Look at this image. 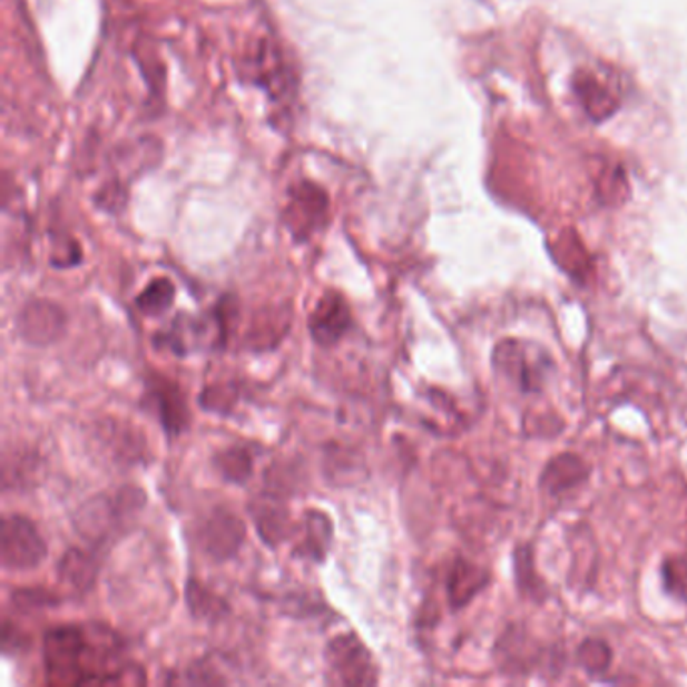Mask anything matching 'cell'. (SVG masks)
Segmentation results:
<instances>
[{
  "mask_svg": "<svg viewBox=\"0 0 687 687\" xmlns=\"http://www.w3.org/2000/svg\"><path fill=\"white\" fill-rule=\"evenodd\" d=\"M244 534L246 530H244L243 520L233 514L230 510L218 508L202 522L198 529V542H200L202 550L214 561H226L238 552Z\"/></svg>",
  "mask_w": 687,
  "mask_h": 687,
  "instance_id": "cell-6",
  "label": "cell"
},
{
  "mask_svg": "<svg viewBox=\"0 0 687 687\" xmlns=\"http://www.w3.org/2000/svg\"><path fill=\"white\" fill-rule=\"evenodd\" d=\"M176 286L169 278H154L136 298V307L146 317H159L174 305Z\"/></svg>",
  "mask_w": 687,
  "mask_h": 687,
  "instance_id": "cell-17",
  "label": "cell"
},
{
  "mask_svg": "<svg viewBox=\"0 0 687 687\" xmlns=\"http://www.w3.org/2000/svg\"><path fill=\"white\" fill-rule=\"evenodd\" d=\"M296 534H298V542L295 547L296 557L315 562H321L327 557L331 540H333V524L325 512L308 510L301 520Z\"/></svg>",
  "mask_w": 687,
  "mask_h": 687,
  "instance_id": "cell-11",
  "label": "cell"
},
{
  "mask_svg": "<svg viewBox=\"0 0 687 687\" xmlns=\"http://www.w3.org/2000/svg\"><path fill=\"white\" fill-rule=\"evenodd\" d=\"M484 582H487V577L478 567L465 561L455 562L454 571L450 572V579H448L450 603L454 607L468 603Z\"/></svg>",
  "mask_w": 687,
  "mask_h": 687,
  "instance_id": "cell-15",
  "label": "cell"
},
{
  "mask_svg": "<svg viewBox=\"0 0 687 687\" xmlns=\"http://www.w3.org/2000/svg\"><path fill=\"white\" fill-rule=\"evenodd\" d=\"M497 365L507 371L508 377L517 381L524 392H539L540 383L544 381V365H549V361L542 363L540 355L532 360L522 343L507 341L498 347Z\"/></svg>",
  "mask_w": 687,
  "mask_h": 687,
  "instance_id": "cell-9",
  "label": "cell"
},
{
  "mask_svg": "<svg viewBox=\"0 0 687 687\" xmlns=\"http://www.w3.org/2000/svg\"><path fill=\"white\" fill-rule=\"evenodd\" d=\"M59 577L75 591H89L97 579L96 557L81 549L67 550L59 562Z\"/></svg>",
  "mask_w": 687,
  "mask_h": 687,
  "instance_id": "cell-14",
  "label": "cell"
},
{
  "mask_svg": "<svg viewBox=\"0 0 687 687\" xmlns=\"http://www.w3.org/2000/svg\"><path fill=\"white\" fill-rule=\"evenodd\" d=\"M251 512L256 522V530L266 544L276 547L288 537V514L285 504L278 502L275 497L258 498Z\"/></svg>",
  "mask_w": 687,
  "mask_h": 687,
  "instance_id": "cell-13",
  "label": "cell"
},
{
  "mask_svg": "<svg viewBox=\"0 0 687 687\" xmlns=\"http://www.w3.org/2000/svg\"><path fill=\"white\" fill-rule=\"evenodd\" d=\"M45 557L47 544L31 520L17 514L2 520L0 559L4 569L31 571L45 561Z\"/></svg>",
  "mask_w": 687,
  "mask_h": 687,
  "instance_id": "cell-4",
  "label": "cell"
},
{
  "mask_svg": "<svg viewBox=\"0 0 687 687\" xmlns=\"http://www.w3.org/2000/svg\"><path fill=\"white\" fill-rule=\"evenodd\" d=\"M587 477V468L582 465L579 458L575 455H561L557 460H552V464L544 472V487L552 492H561L569 488L577 487Z\"/></svg>",
  "mask_w": 687,
  "mask_h": 687,
  "instance_id": "cell-16",
  "label": "cell"
},
{
  "mask_svg": "<svg viewBox=\"0 0 687 687\" xmlns=\"http://www.w3.org/2000/svg\"><path fill=\"white\" fill-rule=\"evenodd\" d=\"M325 667L331 686L367 687L380 681V671L370 649L361 644L357 635L333 637L325 649Z\"/></svg>",
  "mask_w": 687,
  "mask_h": 687,
  "instance_id": "cell-3",
  "label": "cell"
},
{
  "mask_svg": "<svg viewBox=\"0 0 687 687\" xmlns=\"http://www.w3.org/2000/svg\"><path fill=\"white\" fill-rule=\"evenodd\" d=\"M666 582L667 589L677 595V597H681V599H687V565L681 561H669L666 562Z\"/></svg>",
  "mask_w": 687,
  "mask_h": 687,
  "instance_id": "cell-21",
  "label": "cell"
},
{
  "mask_svg": "<svg viewBox=\"0 0 687 687\" xmlns=\"http://www.w3.org/2000/svg\"><path fill=\"white\" fill-rule=\"evenodd\" d=\"M186 599L190 605V611L198 619H216L226 611V605L223 599H218L214 592L208 591L206 587H202L198 581L188 582V591Z\"/></svg>",
  "mask_w": 687,
  "mask_h": 687,
  "instance_id": "cell-19",
  "label": "cell"
},
{
  "mask_svg": "<svg viewBox=\"0 0 687 687\" xmlns=\"http://www.w3.org/2000/svg\"><path fill=\"white\" fill-rule=\"evenodd\" d=\"M327 212V194L307 181L291 192V204L286 208L288 230L296 241H307L323 228Z\"/></svg>",
  "mask_w": 687,
  "mask_h": 687,
  "instance_id": "cell-5",
  "label": "cell"
},
{
  "mask_svg": "<svg viewBox=\"0 0 687 687\" xmlns=\"http://www.w3.org/2000/svg\"><path fill=\"white\" fill-rule=\"evenodd\" d=\"M114 656V647L104 641L91 644L79 627H55L42 641L47 679L55 686L114 684L109 671L104 669Z\"/></svg>",
  "mask_w": 687,
  "mask_h": 687,
  "instance_id": "cell-1",
  "label": "cell"
},
{
  "mask_svg": "<svg viewBox=\"0 0 687 687\" xmlns=\"http://www.w3.org/2000/svg\"><path fill=\"white\" fill-rule=\"evenodd\" d=\"M353 325L351 308L343 295L328 291L318 298L308 317V333L321 347H333Z\"/></svg>",
  "mask_w": 687,
  "mask_h": 687,
  "instance_id": "cell-7",
  "label": "cell"
},
{
  "mask_svg": "<svg viewBox=\"0 0 687 687\" xmlns=\"http://www.w3.org/2000/svg\"><path fill=\"white\" fill-rule=\"evenodd\" d=\"M218 474L233 484H243L253 474V458L244 448H228L214 458Z\"/></svg>",
  "mask_w": 687,
  "mask_h": 687,
  "instance_id": "cell-18",
  "label": "cell"
},
{
  "mask_svg": "<svg viewBox=\"0 0 687 687\" xmlns=\"http://www.w3.org/2000/svg\"><path fill=\"white\" fill-rule=\"evenodd\" d=\"M575 91H577L585 111L595 119L611 116L619 106L617 89L601 73L581 71L575 79Z\"/></svg>",
  "mask_w": 687,
  "mask_h": 687,
  "instance_id": "cell-10",
  "label": "cell"
},
{
  "mask_svg": "<svg viewBox=\"0 0 687 687\" xmlns=\"http://www.w3.org/2000/svg\"><path fill=\"white\" fill-rule=\"evenodd\" d=\"M144 502L146 497L138 488H121L114 497L94 498L81 508L77 530L91 544H104L116 537L117 530L126 529L131 514L139 512Z\"/></svg>",
  "mask_w": 687,
  "mask_h": 687,
  "instance_id": "cell-2",
  "label": "cell"
},
{
  "mask_svg": "<svg viewBox=\"0 0 687 687\" xmlns=\"http://www.w3.org/2000/svg\"><path fill=\"white\" fill-rule=\"evenodd\" d=\"M63 308L51 301H32L17 317V331L29 345H51L65 333Z\"/></svg>",
  "mask_w": 687,
  "mask_h": 687,
  "instance_id": "cell-8",
  "label": "cell"
},
{
  "mask_svg": "<svg viewBox=\"0 0 687 687\" xmlns=\"http://www.w3.org/2000/svg\"><path fill=\"white\" fill-rule=\"evenodd\" d=\"M579 661L585 669H589L591 674L603 671L611 664V651L605 646L603 641H585L579 649Z\"/></svg>",
  "mask_w": 687,
  "mask_h": 687,
  "instance_id": "cell-20",
  "label": "cell"
},
{
  "mask_svg": "<svg viewBox=\"0 0 687 687\" xmlns=\"http://www.w3.org/2000/svg\"><path fill=\"white\" fill-rule=\"evenodd\" d=\"M149 398L156 403L159 422L166 428L168 434L178 435L188 428L190 412H188V405L181 395L180 387H176L174 383L166 380H156L151 383Z\"/></svg>",
  "mask_w": 687,
  "mask_h": 687,
  "instance_id": "cell-12",
  "label": "cell"
}]
</instances>
